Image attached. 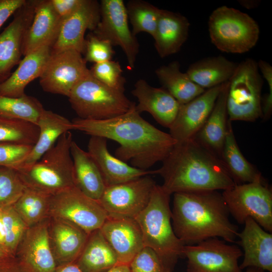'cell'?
<instances>
[{"instance_id":"25","label":"cell","mask_w":272,"mask_h":272,"mask_svg":"<svg viewBox=\"0 0 272 272\" xmlns=\"http://www.w3.org/2000/svg\"><path fill=\"white\" fill-rule=\"evenodd\" d=\"M190 23L183 15L167 10L160 9L153 38L156 50L161 58L180 51L186 41Z\"/></svg>"},{"instance_id":"48","label":"cell","mask_w":272,"mask_h":272,"mask_svg":"<svg viewBox=\"0 0 272 272\" xmlns=\"http://www.w3.org/2000/svg\"><path fill=\"white\" fill-rule=\"evenodd\" d=\"M55 272H84L75 262L57 265Z\"/></svg>"},{"instance_id":"24","label":"cell","mask_w":272,"mask_h":272,"mask_svg":"<svg viewBox=\"0 0 272 272\" xmlns=\"http://www.w3.org/2000/svg\"><path fill=\"white\" fill-rule=\"evenodd\" d=\"M131 93L137 98L135 108L140 113H149L160 124L169 128L180 105L172 95L162 87H154L144 79L136 82Z\"/></svg>"},{"instance_id":"28","label":"cell","mask_w":272,"mask_h":272,"mask_svg":"<svg viewBox=\"0 0 272 272\" xmlns=\"http://www.w3.org/2000/svg\"><path fill=\"white\" fill-rule=\"evenodd\" d=\"M71 154L75 186L88 196L98 201L106 186L97 166L89 153L74 141L71 145Z\"/></svg>"},{"instance_id":"51","label":"cell","mask_w":272,"mask_h":272,"mask_svg":"<svg viewBox=\"0 0 272 272\" xmlns=\"http://www.w3.org/2000/svg\"><path fill=\"white\" fill-rule=\"evenodd\" d=\"M1 208H0V244L2 245L5 248V245H4V227H3V221H2V218Z\"/></svg>"},{"instance_id":"5","label":"cell","mask_w":272,"mask_h":272,"mask_svg":"<svg viewBox=\"0 0 272 272\" xmlns=\"http://www.w3.org/2000/svg\"><path fill=\"white\" fill-rule=\"evenodd\" d=\"M73 141L71 131L64 133L39 160L18 171L25 186L51 196L75 186Z\"/></svg>"},{"instance_id":"7","label":"cell","mask_w":272,"mask_h":272,"mask_svg":"<svg viewBox=\"0 0 272 272\" xmlns=\"http://www.w3.org/2000/svg\"><path fill=\"white\" fill-rule=\"evenodd\" d=\"M124 92L103 84L89 72L74 87L68 98L78 118L102 120L123 114L135 104Z\"/></svg>"},{"instance_id":"31","label":"cell","mask_w":272,"mask_h":272,"mask_svg":"<svg viewBox=\"0 0 272 272\" xmlns=\"http://www.w3.org/2000/svg\"><path fill=\"white\" fill-rule=\"evenodd\" d=\"M84 272H102L119 263L100 229L91 233L75 262Z\"/></svg>"},{"instance_id":"2","label":"cell","mask_w":272,"mask_h":272,"mask_svg":"<svg viewBox=\"0 0 272 272\" xmlns=\"http://www.w3.org/2000/svg\"><path fill=\"white\" fill-rule=\"evenodd\" d=\"M168 193L225 190L236 184L221 158L195 137L177 143L155 170Z\"/></svg>"},{"instance_id":"47","label":"cell","mask_w":272,"mask_h":272,"mask_svg":"<svg viewBox=\"0 0 272 272\" xmlns=\"http://www.w3.org/2000/svg\"><path fill=\"white\" fill-rule=\"evenodd\" d=\"M0 272H25L15 256L0 258Z\"/></svg>"},{"instance_id":"20","label":"cell","mask_w":272,"mask_h":272,"mask_svg":"<svg viewBox=\"0 0 272 272\" xmlns=\"http://www.w3.org/2000/svg\"><path fill=\"white\" fill-rule=\"evenodd\" d=\"M244 228L238 233L239 244L243 250V259L239 265L243 270L248 267L272 272V234L263 229L251 218L245 220Z\"/></svg>"},{"instance_id":"8","label":"cell","mask_w":272,"mask_h":272,"mask_svg":"<svg viewBox=\"0 0 272 272\" xmlns=\"http://www.w3.org/2000/svg\"><path fill=\"white\" fill-rule=\"evenodd\" d=\"M263 79L254 59L248 58L238 63L229 81L227 109L230 121H254L262 117Z\"/></svg>"},{"instance_id":"3","label":"cell","mask_w":272,"mask_h":272,"mask_svg":"<svg viewBox=\"0 0 272 272\" xmlns=\"http://www.w3.org/2000/svg\"><path fill=\"white\" fill-rule=\"evenodd\" d=\"M173 194L172 227L184 245L195 244L213 238L233 243L238 238V228L229 219L222 193L211 190Z\"/></svg>"},{"instance_id":"22","label":"cell","mask_w":272,"mask_h":272,"mask_svg":"<svg viewBox=\"0 0 272 272\" xmlns=\"http://www.w3.org/2000/svg\"><path fill=\"white\" fill-rule=\"evenodd\" d=\"M48 230L57 265L76 262L89 235L72 223L52 217L48 218Z\"/></svg>"},{"instance_id":"44","label":"cell","mask_w":272,"mask_h":272,"mask_svg":"<svg viewBox=\"0 0 272 272\" xmlns=\"http://www.w3.org/2000/svg\"><path fill=\"white\" fill-rule=\"evenodd\" d=\"M257 64L262 78L266 80L268 86V93L262 99V117L266 119L270 117L272 112V66L263 60H259Z\"/></svg>"},{"instance_id":"34","label":"cell","mask_w":272,"mask_h":272,"mask_svg":"<svg viewBox=\"0 0 272 272\" xmlns=\"http://www.w3.org/2000/svg\"><path fill=\"white\" fill-rule=\"evenodd\" d=\"M51 195L26 187L13 207L28 227L49 218Z\"/></svg>"},{"instance_id":"52","label":"cell","mask_w":272,"mask_h":272,"mask_svg":"<svg viewBox=\"0 0 272 272\" xmlns=\"http://www.w3.org/2000/svg\"><path fill=\"white\" fill-rule=\"evenodd\" d=\"M13 256L0 244V258Z\"/></svg>"},{"instance_id":"46","label":"cell","mask_w":272,"mask_h":272,"mask_svg":"<svg viewBox=\"0 0 272 272\" xmlns=\"http://www.w3.org/2000/svg\"><path fill=\"white\" fill-rule=\"evenodd\" d=\"M26 2V0H0V28Z\"/></svg>"},{"instance_id":"37","label":"cell","mask_w":272,"mask_h":272,"mask_svg":"<svg viewBox=\"0 0 272 272\" xmlns=\"http://www.w3.org/2000/svg\"><path fill=\"white\" fill-rule=\"evenodd\" d=\"M39 132V127L35 124L0 116V143L33 146Z\"/></svg>"},{"instance_id":"23","label":"cell","mask_w":272,"mask_h":272,"mask_svg":"<svg viewBox=\"0 0 272 272\" xmlns=\"http://www.w3.org/2000/svg\"><path fill=\"white\" fill-rule=\"evenodd\" d=\"M62 22L50 0L35 1L34 18L24 38L23 55L45 46L51 47L57 37Z\"/></svg>"},{"instance_id":"40","label":"cell","mask_w":272,"mask_h":272,"mask_svg":"<svg viewBox=\"0 0 272 272\" xmlns=\"http://www.w3.org/2000/svg\"><path fill=\"white\" fill-rule=\"evenodd\" d=\"M89 70L92 76L101 83L124 92L126 80L122 76L123 70L118 61L110 60L94 63Z\"/></svg>"},{"instance_id":"39","label":"cell","mask_w":272,"mask_h":272,"mask_svg":"<svg viewBox=\"0 0 272 272\" xmlns=\"http://www.w3.org/2000/svg\"><path fill=\"white\" fill-rule=\"evenodd\" d=\"M25 188L17 170L0 166V208L13 206Z\"/></svg>"},{"instance_id":"33","label":"cell","mask_w":272,"mask_h":272,"mask_svg":"<svg viewBox=\"0 0 272 272\" xmlns=\"http://www.w3.org/2000/svg\"><path fill=\"white\" fill-rule=\"evenodd\" d=\"M231 122L228 119L221 160L236 184L249 183L262 179L261 174L246 160L240 150Z\"/></svg>"},{"instance_id":"45","label":"cell","mask_w":272,"mask_h":272,"mask_svg":"<svg viewBox=\"0 0 272 272\" xmlns=\"http://www.w3.org/2000/svg\"><path fill=\"white\" fill-rule=\"evenodd\" d=\"M52 6L63 21L79 7L83 0H50Z\"/></svg>"},{"instance_id":"18","label":"cell","mask_w":272,"mask_h":272,"mask_svg":"<svg viewBox=\"0 0 272 272\" xmlns=\"http://www.w3.org/2000/svg\"><path fill=\"white\" fill-rule=\"evenodd\" d=\"M35 1H26L14 18L0 34V84L11 75L19 63L25 33L33 19Z\"/></svg>"},{"instance_id":"49","label":"cell","mask_w":272,"mask_h":272,"mask_svg":"<svg viewBox=\"0 0 272 272\" xmlns=\"http://www.w3.org/2000/svg\"><path fill=\"white\" fill-rule=\"evenodd\" d=\"M102 272H131L129 265L118 263Z\"/></svg>"},{"instance_id":"12","label":"cell","mask_w":272,"mask_h":272,"mask_svg":"<svg viewBox=\"0 0 272 272\" xmlns=\"http://www.w3.org/2000/svg\"><path fill=\"white\" fill-rule=\"evenodd\" d=\"M100 19L93 33L101 39L119 46L125 54L128 67H134L139 43L130 30L125 5L122 0H102Z\"/></svg>"},{"instance_id":"26","label":"cell","mask_w":272,"mask_h":272,"mask_svg":"<svg viewBox=\"0 0 272 272\" xmlns=\"http://www.w3.org/2000/svg\"><path fill=\"white\" fill-rule=\"evenodd\" d=\"M51 47L45 46L24 56L17 69L0 84V95L20 97L26 94L27 86L40 77L50 56Z\"/></svg>"},{"instance_id":"43","label":"cell","mask_w":272,"mask_h":272,"mask_svg":"<svg viewBox=\"0 0 272 272\" xmlns=\"http://www.w3.org/2000/svg\"><path fill=\"white\" fill-rule=\"evenodd\" d=\"M33 146L12 143H0V166L19 171Z\"/></svg>"},{"instance_id":"21","label":"cell","mask_w":272,"mask_h":272,"mask_svg":"<svg viewBox=\"0 0 272 272\" xmlns=\"http://www.w3.org/2000/svg\"><path fill=\"white\" fill-rule=\"evenodd\" d=\"M107 140L104 138L91 136L87 151L97 166L106 186L155 174V170L137 168L111 155Z\"/></svg>"},{"instance_id":"42","label":"cell","mask_w":272,"mask_h":272,"mask_svg":"<svg viewBox=\"0 0 272 272\" xmlns=\"http://www.w3.org/2000/svg\"><path fill=\"white\" fill-rule=\"evenodd\" d=\"M84 53L86 61L94 64L112 60L115 51L109 41L100 39L92 33L86 39Z\"/></svg>"},{"instance_id":"15","label":"cell","mask_w":272,"mask_h":272,"mask_svg":"<svg viewBox=\"0 0 272 272\" xmlns=\"http://www.w3.org/2000/svg\"><path fill=\"white\" fill-rule=\"evenodd\" d=\"M48 218L28 227L18 246L15 256L25 272L55 271L57 265L49 242Z\"/></svg>"},{"instance_id":"36","label":"cell","mask_w":272,"mask_h":272,"mask_svg":"<svg viewBox=\"0 0 272 272\" xmlns=\"http://www.w3.org/2000/svg\"><path fill=\"white\" fill-rule=\"evenodd\" d=\"M128 20L132 27V33L136 35L146 32L154 36L160 9L148 2L131 0L125 6Z\"/></svg>"},{"instance_id":"38","label":"cell","mask_w":272,"mask_h":272,"mask_svg":"<svg viewBox=\"0 0 272 272\" xmlns=\"http://www.w3.org/2000/svg\"><path fill=\"white\" fill-rule=\"evenodd\" d=\"M4 232V245L8 251L15 255L18 246L28 228L13 206L1 208Z\"/></svg>"},{"instance_id":"19","label":"cell","mask_w":272,"mask_h":272,"mask_svg":"<svg viewBox=\"0 0 272 272\" xmlns=\"http://www.w3.org/2000/svg\"><path fill=\"white\" fill-rule=\"evenodd\" d=\"M100 229L119 263L129 265L144 247L141 229L134 219L108 216Z\"/></svg>"},{"instance_id":"6","label":"cell","mask_w":272,"mask_h":272,"mask_svg":"<svg viewBox=\"0 0 272 272\" xmlns=\"http://www.w3.org/2000/svg\"><path fill=\"white\" fill-rule=\"evenodd\" d=\"M208 27L212 43L224 52H247L256 45L259 37V27L253 18L226 6L212 12Z\"/></svg>"},{"instance_id":"14","label":"cell","mask_w":272,"mask_h":272,"mask_svg":"<svg viewBox=\"0 0 272 272\" xmlns=\"http://www.w3.org/2000/svg\"><path fill=\"white\" fill-rule=\"evenodd\" d=\"M89 72L81 53L64 50L50 54L39 83L44 91L68 97L74 87Z\"/></svg>"},{"instance_id":"11","label":"cell","mask_w":272,"mask_h":272,"mask_svg":"<svg viewBox=\"0 0 272 272\" xmlns=\"http://www.w3.org/2000/svg\"><path fill=\"white\" fill-rule=\"evenodd\" d=\"M218 238L185 245L182 254L187 259V272H242L238 264L243 252L237 245Z\"/></svg>"},{"instance_id":"16","label":"cell","mask_w":272,"mask_h":272,"mask_svg":"<svg viewBox=\"0 0 272 272\" xmlns=\"http://www.w3.org/2000/svg\"><path fill=\"white\" fill-rule=\"evenodd\" d=\"M100 19V4L97 1L83 0L76 11L62 21L51 54L67 50L84 53L86 31H93Z\"/></svg>"},{"instance_id":"4","label":"cell","mask_w":272,"mask_h":272,"mask_svg":"<svg viewBox=\"0 0 272 272\" xmlns=\"http://www.w3.org/2000/svg\"><path fill=\"white\" fill-rule=\"evenodd\" d=\"M170 195L156 184L147 206L134 218L141 229L144 246L153 249L170 272L183 256L185 245L172 227Z\"/></svg>"},{"instance_id":"30","label":"cell","mask_w":272,"mask_h":272,"mask_svg":"<svg viewBox=\"0 0 272 272\" xmlns=\"http://www.w3.org/2000/svg\"><path fill=\"white\" fill-rule=\"evenodd\" d=\"M237 65L223 56H210L192 63L186 73L194 83L207 90L228 82Z\"/></svg>"},{"instance_id":"41","label":"cell","mask_w":272,"mask_h":272,"mask_svg":"<svg viewBox=\"0 0 272 272\" xmlns=\"http://www.w3.org/2000/svg\"><path fill=\"white\" fill-rule=\"evenodd\" d=\"M131 272H170L158 254L144 246L129 264Z\"/></svg>"},{"instance_id":"27","label":"cell","mask_w":272,"mask_h":272,"mask_svg":"<svg viewBox=\"0 0 272 272\" xmlns=\"http://www.w3.org/2000/svg\"><path fill=\"white\" fill-rule=\"evenodd\" d=\"M37 126L39 132L36 143L18 171L34 164L56 143L64 133L73 129L72 122L51 110L44 109Z\"/></svg>"},{"instance_id":"10","label":"cell","mask_w":272,"mask_h":272,"mask_svg":"<svg viewBox=\"0 0 272 272\" xmlns=\"http://www.w3.org/2000/svg\"><path fill=\"white\" fill-rule=\"evenodd\" d=\"M107 217L98 200L88 196L76 186L51 196L49 217L72 223L88 235L100 229Z\"/></svg>"},{"instance_id":"29","label":"cell","mask_w":272,"mask_h":272,"mask_svg":"<svg viewBox=\"0 0 272 272\" xmlns=\"http://www.w3.org/2000/svg\"><path fill=\"white\" fill-rule=\"evenodd\" d=\"M229 81L220 93L203 126L195 138L216 155H221L227 128V98Z\"/></svg>"},{"instance_id":"50","label":"cell","mask_w":272,"mask_h":272,"mask_svg":"<svg viewBox=\"0 0 272 272\" xmlns=\"http://www.w3.org/2000/svg\"><path fill=\"white\" fill-rule=\"evenodd\" d=\"M241 2H239V3L243 6V7L248 8V9H251L254 8L255 7L258 6V2L257 1H239Z\"/></svg>"},{"instance_id":"9","label":"cell","mask_w":272,"mask_h":272,"mask_svg":"<svg viewBox=\"0 0 272 272\" xmlns=\"http://www.w3.org/2000/svg\"><path fill=\"white\" fill-rule=\"evenodd\" d=\"M230 215L240 224L251 218L272 233V191L263 179L236 184L222 193Z\"/></svg>"},{"instance_id":"53","label":"cell","mask_w":272,"mask_h":272,"mask_svg":"<svg viewBox=\"0 0 272 272\" xmlns=\"http://www.w3.org/2000/svg\"><path fill=\"white\" fill-rule=\"evenodd\" d=\"M245 272H264V271L257 268L248 267Z\"/></svg>"},{"instance_id":"17","label":"cell","mask_w":272,"mask_h":272,"mask_svg":"<svg viewBox=\"0 0 272 272\" xmlns=\"http://www.w3.org/2000/svg\"><path fill=\"white\" fill-rule=\"evenodd\" d=\"M226 83L206 90L190 101L180 104L175 120L169 128V133L177 143L183 142L196 136Z\"/></svg>"},{"instance_id":"13","label":"cell","mask_w":272,"mask_h":272,"mask_svg":"<svg viewBox=\"0 0 272 272\" xmlns=\"http://www.w3.org/2000/svg\"><path fill=\"white\" fill-rule=\"evenodd\" d=\"M156 184L147 175L106 186L98 201L109 216L134 219L147 206Z\"/></svg>"},{"instance_id":"1","label":"cell","mask_w":272,"mask_h":272,"mask_svg":"<svg viewBox=\"0 0 272 272\" xmlns=\"http://www.w3.org/2000/svg\"><path fill=\"white\" fill-rule=\"evenodd\" d=\"M135 103L125 113L102 120L74 119L73 129L104 138L119 144L115 156L131 166L147 170L163 161L177 143L170 135L144 119Z\"/></svg>"},{"instance_id":"35","label":"cell","mask_w":272,"mask_h":272,"mask_svg":"<svg viewBox=\"0 0 272 272\" xmlns=\"http://www.w3.org/2000/svg\"><path fill=\"white\" fill-rule=\"evenodd\" d=\"M43 105L36 98L27 95L10 97L0 95V116L23 120L37 125Z\"/></svg>"},{"instance_id":"32","label":"cell","mask_w":272,"mask_h":272,"mask_svg":"<svg viewBox=\"0 0 272 272\" xmlns=\"http://www.w3.org/2000/svg\"><path fill=\"white\" fill-rule=\"evenodd\" d=\"M155 74L162 87L180 104L190 101L206 90L194 83L186 73L180 71L177 61L159 67Z\"/></svg>"}]
</instances>
